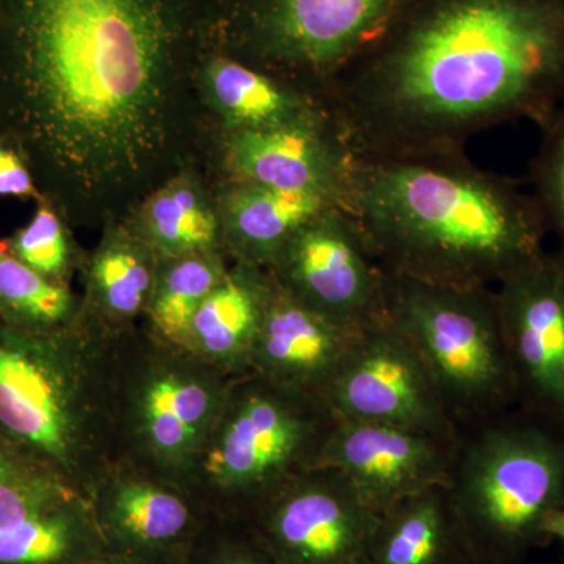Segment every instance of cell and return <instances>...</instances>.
Here are the masks:
<instances>
[{"instance_id":"44dd1931","label":"cell","mask_w":564,"mask_h":564,"mask_svg":"<svg viewBox=\"0 0 564 564\" xmlns=\"http://www.w3.org/2000/svg\"><path fill=\"white\" fill-rule=\"evenodd\" d=\"M220 212L223 250L232 262L270 269L278 252L304 223L339 204L248 184L212 180Z\"/></svg>"},{"instance_id":"8fae6325","label":"cell","mask_w":564,"mask_h":564,"mask_svg":"<svg viewBox=\"0 0 564 564\" xmlns=\"http://www.w3.org/2000/svg\"><path fill=\"white\" fill-rule=\"evenodd\" d=\"M492 289L516 408L564 432V258L543 251Z\"/></svg>"},{"instance_id":"5b68a950","label":"cell","mask_w":564,"mask_h":564,"mask_svg":"<svg viewBox=\"0 0 564 564\" xmlns=\"http://www.w3.org/2000/svg\"><path fill=\"white\" fill-rule=\"evenodd\" d=\"M445 486L478 562L525 564L564 507V432L518 408L463 430Z\"/></svg>"},{"instance_id":"d6986e66","label":"cell","mask_w":564,"mask_h":564,"mask_svg":"<svg viewBox=\"0 0 564 564\" xmlns=\"http://www.w3.org/2000/svg\"><path fill=\"white\" fill-rule=\"evenodd\" d=\"M88 502L95 522L121 543L143 549L180 541L191 530L195 505L202 503L184 485L126 463L111 464Z\"/></svg>"},{"instance_id":"f546056e","label":"cell","mask_w":564,"mask_h":564,"mask_svg":"<svg viewBox=\"0 0 564 564\" xmlns=\"http://www.w3.org/2000/svg\"><path fill=\"white\" fill-rule=\"evenodd\" d=\"M0 196L44 199L20 151L3 141H0Z\"/></svg>"},{"instance_id":"7a4b0ae2","label":"cell","mask_w":564,"mask_h":564,"mask_svg":"<svg viewBox=\"0 0 564 564\" xmlns=\"http://www.w3.org/2000/svg\"><path fill=\"white\" fill-rule=\"evenodd\" d=\"M359 161L462 154L564 107V0H429L393 13L322 95Z\"/></svg>"},{"instance_id":"4dcf8cb0","label":"cell","mask_w":564,"mask_h":564,"mask_svg":"<svg viewBox=\"0 0 564 564\" xmlns=\"http://www.w3.org/2000/svg\"><path fill=\"white\" fill-rule=\"evenodd\" d=\"M544 532L549 540H558L564 544V507L555 510L545 521Z\"/></svg>"},{"instance_id":"83f0119b","label":"cell","mask_w":564,"mask_h":564,"mask_svg":"<svg viewBox=\"0 0 564 564\" xmlns=\"http://www.w3.org/2000/svg\"><path fill=\"white\" fill-rule=\"evenodd\" d=\"M6 247L33 272L69 288L87 256L77 247L68 221L46 199L39 202L32 220L14 232Z\"/></svg>"},{"instance_id":"3957f363","label":"cell","mask_w":564,"mask_h":564,"mask_svg":"<svg viewBox=\"0 0 564 564\" xmlns=\"http://www.w3.org/2000/svg\"><path fill=\"white\" fill-rule=\"evenodd\" d=\"M340 207L384 272L455 288H496L545 251L549 232L533 195L466 152L355 158Z\"/></svg>"},{"instance_id":"6da1fadb","label":"cell","mask_w":564,"mask_h":564,"mask_svg":"<svg viewBox=\"0 0 564 564\" xmlns=\"http://www.w3.org/2000/svg\"><path fill=\"white\" fill-rule=\"evenodd\" d=\"M210 0H0V141L69 226L122 220L202 162Z\"/></svg>"},{"instance_id":"5bb4252c","label":"cell","mask_w":564,"mask_h":564,"mask_svg":"<svg viewBox=\"0 0 564 564\" xmlns=\"http://www.w3.org/2000/svg\"><path fill=\"white\" fill-rule=\"evenodd\" d=\"M214 180L248 182L339 203L355 163L329 113L252 131L214 132Z\"/></svg>"},{"instance_id":"8992f818","label":"cell","mask_w":564,"mask_h":564,"mask_svg":"<svg viewBox=\"0 0 564 564\" xmlns=\"http://www.w3.org/2000/svg\"><path fill=\"white\" fill-rule=\"evenodd\" d=\"M115 463L185 485L234 378L141 326L111 337Z\"/></svg>"},{"instance_id":"ba28073f","label":"cell","mask_w":564,"mask_h":564,"mask_svg":"<svg viewBox=\"0 0 564 564\" xmlns=\"http://www.w3.org/2000/svg\"><path fill=\"white\" fill-rule=\"evenodd\" d=\"M334 423L336 415L317 393L240 375L184 486L199 502L251 508L314 466Z\"/></svg>"},{"instance_id":"ac0fdd59","label":"cell","mask_w":564,"mask_h":564,"mask_svg":"<svg viewBox=\"0 0 564 564\" xmlns=\"http://www.w3.org/2000/svg\"><path fill=\"white\" fill-rule=\"evenodd\" d=\"M159 263L158 252L128 221L107 223L80 270L82 321L106 336L137 328L147 313Z\"/></svg>"},{"instance_id":"277c9868","label":"cell","mask_w":564,"mask_h":564,"mask_svg":"<svg viewBox=\"0 0 564 564\" xmlns=\"http://www.w3.org/2000/svg\"><path fill=\"white\" fill-rule=\"evenodd\" d=\"M111 337L84 321L55 333L0 321V443L87 499L115 463Z\"/></svg>"},{"instance_id":"52a82bcc","label":"cell","mask_w":564,"mask_h":564,"mask_svg":"<svg viewBox=\"0 0 564 564\" xmlns=\"http://www.w3.org/2000/svg\"><path fill=\"white\" fill-rule=\"evenodd\" d=\"M384 315L429 370L459 432L516 408L492 288L384 272Z\"/></svg>"},{"instance_id":"484cf974","label":"cell","mask_w":564,"mask_h":564,"mask_svg":"<svg viewBox=\"0 0 564 564\" xmlns=\"http://www.w3.org/2000/svg\"><path fill=\"white\" fill-rule=\"evenodd\" d=\"M95 518L87 497L0 532V564L76 563L90 543Z\"/></svg>"},{"instance_id":"ffe728a7","label":"cell","mask_w":564,"mask_h":564,"mask_svg":"<svg viewBox=\"0 0 564 564\" xmlns=\"http://www.w3.org/2000/svg\"><path fill=\"white\" fill-rule=\"evenodd\" d=\"M273 292L269 270L231 261L193 318L185 348L229 377L248 373Z\"/></svg>"},{"instance_id":"9c48e42d","label":"cell","mask_w":564,"mask_h":564,"mask_svg":"<svg viewBox=\"0 0 564 564\" xmlns=\"http://www.w3.org/2000/svg\"><path fill=\"white\" fill-rule=\"evenodd\" d=\"M403 0H210L207 50L322 95Z\"/></svg>"},{"instance_id":"7402d4cb","label":"cell","mask_w":564,"mask_h":564,"mask_svg":"<svg viewBox=\"0 0 564 564\" xmlns=\"http://www.w3.org/2000/svg\"><path fill=\"white\" fill-rule=\"evenodd\" d=\"M122 220L161 259L225 251L214 182L203 163H192L163 182Z\"/></svg>"},{"instance_id":"7c38bea8","label":"cell","mask_w":564,"mask_h":564,"mask_svg":"<svg viewBox=\"0 0 564 564\" xmlns=\"http://www.w3.org/2000/svg\"><path fill=\"white\" fill-rule=\"evenodd\" d=\"M254 508L278 564H367L380 514L350 481L328 467H310L272 489Z\"/></svg>"},{"instance_id":"9a60e30c","label":"cell","mask_w":564,"mask_h":564,"mask_svg":"<svg viewBox=\"0 0 564 564\" xmlns=\"http://www.w3.org/2000/svg\"><path fill=\"white\" fill-rule=\"evenodd\" d=\"M458 441L336 417L313 467L344 475L364 503L381 514L413 494L447 485Z\"/></svg>"},{"instance_id":"cb8c5ba5","label":"cell","mask_w":564,"mask_h":564,"mask_svg":"<svg viewBox=\"0 0 564 564\" xmlns=\"http://www.w3.org/2000/svg\"><path fill=\"white\" fill-rule=\"evenodd\" d=\"M229 265L225 251L161 259L141 326L154 339L185 348L193 318Z\"/></svg>"},{"instance_id":"4fadbf2b","label":"cell","mask_w":564,"mask_h":564,"mask_svg":"<svg viewBox=\"0 0 564 564\" xmlns=\"http://www.w3.org/2000/svg\"><path fill=\"white\" fill-rule=\"evenodd\" d=\"M269 272L282 291L334 321L367 325L384 314V270L340 204L304 223Z\"/></svg>"},{"instance_id":"d4e9b609","label":"cell","mask_w":564,"mask_h":564,"mask_svg":"<svg viewBox=\"0 0 564 564\" xmlns=\"http://www.w3.org/2000/svg\"><path fill=\"white\" fill-rule=\"evenodd\" d=\"M0 321L25 332H63L82 322V296L33 272L0 243Z\"/></svg>"},{"instance_id":"603a6c76","label":"cell","mask_w":564,"mask_h":564,"mask_svg":"<svg viewBox=\"0 0 564 564\" xmlns=\"http://www.w3.org/2000/svg\"><path fill=\"white\" fill-rule=\"evenodd\" d=\"M367 564H481L456 519L447 486L437 485L380 514Z\"/></svg>"},{"instance_id":"1f68e13d","label":"cell","mask_w":564,"mask_h":564,"mask_svg":"<svg viewBox=\"0 0 564 564\" xmlns=\"http://www.w3.org/2000/svg\"><path fill=\"white\" fill-rule=\"evenodd\" d=\"M221 564H278L272 556H258L251 554V551H236L229 554L228 558L223 560Z\"/></svg>"},{"instance_id":"30bf717a","label":"cell","mask_w":564,"mask_h":564,"mask_svg":"<svg viewBox=\"0 0 564 564\" xmlns=\"http://www.w3.org/2000/svg\"><path fill=\"white\" fill-rule=\"evenodd\" d=\"M321 397L337 419L459 437L422 359L384 314L364 326Z\"/></svg>"},{"instance_id":"2e32d148","label":"cell","mask_w":564,"mask_h":564,"mask_svg":"<svg viewBox=\"0 0 564 564\" xmlns=\"http://www.w3.org/2000/svg\"><path fill=\"white\" fill-rule=\"evenodd\" d=\"M364 326L326 317L274 282L248 373L321 395Z\"/></svg>"},{"instance_id":"4316f807","label":"cell","mask_w":564,"mask_h":564,"mask_svg":"<svg viewBox=\"0 0 564 564\" xmlns=\"http://www.w3.org/2000/svg\"><path fill=\"white\" fill-rule=\"evenodd\" d=\"M79 496L46 467L0 443V532L57 510Z\"/></svg>"},{"instance_id":"e0dca14e","label":"cell","mask_w":564,"mask_h":564,"mask_svg":"<svg viewBox=\"0 0 564 564\" xmlns=\"http://www.w3.org/2000/svg\"><path fill=\"white\" fill-rule=\"evenodd\" d=\"M195 91L206 131H252L328 113L302 88L212 50L196 65Z\"/></svg>"},{"instance_id":"f1b7e54d","label":"cell","mask_w":564,"mask_h":564,"mask_svg":"<svg viewBox=\"0 0 564 564\" xmlns=\"http://www.w3.org/2000/svg\"><path fill=\"white\" fill-rule=\"evenodd\" d=\"M541 141L530 163L533 196L547 231L558 240L564 258V107L541 126Z\"/></svg>"},{"instance_id":"d6a6232c","label":"cell","mask_w":564,"mask_h":564,"mask_svg":"<svg viewBox=\"0 0 564 564\" xmlns=\"http://www.w3.org/2000/svg\"><path fill=\"white\" fill-rule=\"evenodd\" d=\"M84 564H133L128 562V560L121 558H99V560H88Z\"/></svg>"}]
</instances>
